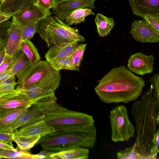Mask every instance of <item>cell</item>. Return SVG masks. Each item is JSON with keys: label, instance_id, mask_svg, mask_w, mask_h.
<instances>
[{"label": "cell", "instance_id": "1", "mask_svg": "<svg viewBox=\"0 0 159 159\" xmlns=\"http://www.w3.org/2000/svg\"><path fill=\"white\" fill-rule=\"evenodd\" d=\"M98 82L94 90L101 100L107 104H127L135 101L145 85L142 77L136 75L125 66L111 69Z\"/></svg>", "mask_w": 159, "mask_h": 159}, {"label": "cell", "instance_id": "2", "mask_svg": "<svg viewBox=\"0 0 159 159\" xmlns=\"http://www.w3.org/2000/svg\"><path fill=\"white\" fill-rule=\"evenodd\" d=\"M96 135L94 125L65 128L42 137L40 143L43 150L54 152L78 147L92 148Z\"/></svg>", "mask_w": 159, "mask_h": 159}, {"label": "cell", "instance_id": "3", "mask_svg": "<svg viewBox=\"0 0 159 159\" xmlns=\"http://www.w3.org/2000/svg\"><path fill=\"white\" fill-rule=\"evenodd\" d=\"M159 109L151 85L140 99L133 103L131 107L137 133L135 143L155 150L154 138L158 125L155 118Z\"/></svg>", "mask_w": 159, "mask_h": 159}, {"label": "cell", "instance_id": "4", "mask_svg": "<svg viewBox=\"0 0 159 159\" xmlns=\"http://www.w3.org/2000/svg\"><path fill=\"white\" fill-rule=\"evenodd\" d=\"M37 32L48 48L56 44L84 41L78 29L70 27L56 16H49L37 23Z\"/></svg>", "mask_w": 159, "mask_h": 159}, {"label": "cell", "instance_id": "5", "mask_svg": "<svg viewBox=\"0 0 159 159\" xmlns=\"http://www.w3.org/2000/svg\"><path fill=\"white\" fill-rule=\"evenodd\" d=\"M42 109L45 113L43 120L55 130L94 125L92 116L67 109L57 102L49 104Z\"/></svg>", "mask_w": 159, "mask_h": 159}, {"label": "cell", "instance_id": "6", "mask_svg": "<svg viewBox=\"0 0 159 159\" xmlns=\"http://www.w3.org/2000/svg\"><path fill=\"white\" fill-rule=\"evenodd\" d=\"M61 76L59 71L55 69L46 61L36 63L21 87L31 86L54 91L59 87Z\"/></svg>", "mask_w": 159, "mask_h": 159}, {"label": "cell", "instance_id": "7", "mask_svg": "<svg viewBox=\"0 0 159 159\" xmlns=\"http://www.w3.org/2000/svg\"><path fill=\"white\" fill-rule=\"evenodd\" d=\"M111 140L114 142L128 141L134 135L135 129L130 121L126 107L120 105L110 111Z\"/></svg>", "mask_w": 159, "mask_h": 159}, {"label": "cell", "instance_id": "8", "mask_svg": "<svg viewBox=\"0 0 159 159\" xmlns=\"http://www.w3.org/2000/svg\"><path fill=\"white\" fill-rule=\"evenodd\" d=\"M28 100L34 102V104L42 108L48 104L56 102L57 98L54 92L34 86L16 89Z\"/></svg>", "mask_w": 159, "mask_h": 159}, {"label": "cell", "instance_id": "9", "mask_svg": "<svg viewBox=\"0 0 159 159\" xmlns=\"http://www.w3.org/2000/svg\"><path fill=\"white\" fill-rule=\"evenodd\" d=\"M96 0H54L53 13L62 20L74 11L80 8H90L95 9L94 3Z\"/></svg>", "mask_w": 159, "mask_h": 159}, {"label": "cell", "instance_id": "10", "mask_svg": "<svg viewBox=\"0 0 159 159\" xmlns=\"http://www.w3.org/2000/svg\"><path fill=\"white\" fill-rule=\"evenodd\" d=\"M130 32L132 37L138 42L157 43L159 41V33L144 19L134 20Z\"/></svg>", "mask_w": 159, "mask_h": 159}, {"label": "cell", "instance_id": "11", "mask_svg": "<svg viewBox=\"0 0 159 159\" xmlns=\"http://www.w3.org/2000/svg\"><path fill=\"white\" fill-rule=\"evenodd\" d=\"M44 116L45 113L43 110L33 104L13 123L0 129L5 132L12 133L19 128L43 120Z\"/></svg>", "mask_w": 159, "mask_h": 159}, {"label": "cell", "instance_id": "12", "mask_svg": "<svg viewBox=\"0 0 159 159\" xmlns=\"http://www.w3.org/2000/svg\"><path fill=\"white\" fill-rule=\"evenodd\" d=\"M154 59L153 54L147 55L141 52L135 53L129 58L127 67L132 72L144 75L152 72Z\"/></svg>", "mask_w": 159, "mask_h": 159}, {"label": "cell", "instance_id": "13", "mask_svg": "<svg viewBox=\"0 0 159 159\" xmlns=\"http://www.w3.org/2000/svg\"><path fill=\"white\" fill-rule=\"evenodd\" d=\"M52 14L49 10L43 9L34 3L22 11L12 16V19L21 27L31 22H38Z\"/></svg>", "mask_w": 159, "mask_h": 159}, {"label": "cell", "instance_id": "14", "mask_svg": "<svg viewBox=\"0 0 159 159\" xmlns=\"http://www.w3.org/2000/svg\"><path fill=\"white\" fill-rule=\"evenodd\" d=\"M158 153L154 149L135 143L130 148L118 152L117 159H157Z\"/></svg>", "mask_w": 159, "mask_h": 159}, {"label": "cell", "instance_id": "15", "mask_svg": "<svg viewBox=\"0 0 159 159\" xmlns=\"http://www.w3.org/2000/svg\"><path fill=\"white\" fill-rule=\"evenodd\" d=\"M133 13L143 18L145 16H159V0H129Z\"/></svg>", "mask_w": 159, "mask_h": 159}, {"label": "cell", "instance_id": "16", "mask_svg": "<svg viewBox=\"0 0 159 159\" xmlns=\"http://www.w3.org/2000/svg\"><path fill=\"white\" fill-rule=\"evenodd\" d=\"M55 130L54 128L42 120L20 127L13 132L20 136L32 137L40 135L43 137Z\"/></svg>", "mask_w": 159, "mask_h": 159}, {"label": "cell", "instance_id": "17", "mask_svg": "<svg viewBox=\"0 0 159 159\" xmlns=\"http://www.w3.org/2000/svg\"><path fill=\"white\" fill-rule=\"evenodd\" d=\"M7 43L4 48L5 56L12 57L20 49L22 43L21 27L12 19Z\"/></svg>", "mask_w": 159, "mask_h": 159}, {"label": "cell", "instance_id": "18", "mask_svg": "<svg viewBox=\"0 0 159 159\" xmlns=\"http://www.w3.org/2000/svg\"><path fill=\"white\" fill-rule=\"evenodd\" d=\"M34 102L27 99L16 89L0 98V111L27 105H32Z\"/></svg>", "mask_w": 159, "mask_h": 159}, {"label": "cell", "instance_id": "19", "mask_svg": "<svg viewBox=\"0 0 159 159\" xmlns=\"http://www.w3.org/2000/svg\"><path fill=\"white\" fill-rule=\"evenodd\" d=\"M36 0H6L0 3L1 10L12 16L21 12L34 3Z\"/></svg>", "mask_w": 159, "mask_h": 159}, {"label": "cell", "instance_id": "20", "mask_svg": "<svg viewBox=\"0 0 159 159\" xmlns=\"http://www.w3.org/2000/svg\"><path fill=\"white\" fill-rule=\"evenodd\" d=\"M32 63L25 54L20 49L13 55L11 61L6 70L16 75Z\"/></svg>", "mask_w": 159, "mask_h": 159}, {"label": "cell", "instance_id": "21", "mask_svg": "<svg viewBox=\"0 0 159 159\" xmlns=\"http://www.w3.org/2000/svg\"><path fill=\"white\" fill-rule=\"evenodd\" d=\"M89 150L87 148L78 147L53 152L52 159H87Z\"/></svg>", "mask_w": 159, "mask_h": 159}, {"label": "cell", "instance_id": "22", "mask_svg": "<svg viewBox=\"0 0 159 159\" xmlns=\"http://www.w3.org/2000/svg\"><path fill=\"white\" fill-rule=\"evenodd\" d=\"M31 106L27 105L0 111V129L13 123Z\"/></svg>", "mask_w": 159, "mask_h": 159}, {"label": "cell", "instance_id": "23", "mask_svg": "<svg viewBox=\"0 0 159 159\" xmlns=\"http://www.w3.org/2000/svg\"><path fill=\"white\" fill-rule=\"evenodd\" d=\"M94 20L97 31L99 35L102 37L108 35L115 25L113 18L107 17L101 13L97 14Z\"/></svg>", "mask_w": 159, "mask_h": 159}, {"label": "cell", "instance_id": "24", "mask_svg": "<svg viewBox=\"0 0 159 159\" xmlns=\"http://www.w3.org/2000/svg\"><path fill=\"white\" fill-rule=\"evenodd\" d=\"M40 135L29 137L17 135L13 132V140L20 150L26 151L33 148L40 140Z\"/></svg>", "mask_w": 159, "mask_h": 159}, {"label": "cell", "instance_id": "25", "mask_svg": "<svg viewBox=\"0 0 159 159\" xmlns=\"http://www.w3.org/2000/svg\"><path fill=\"white\" fill-rule=\"evenodd\" d=\"M95 14L90 8H80L72 12L66 18V21L70 26L73 24L76 25L82 22H84L85 19L87 16Z\"/></svg>", "mask_w": 159, "mask_h": 159}, {"label": "cell", "instance_id": "26", "mask_svg": "<svg viewBox=\"0 0 159 159\" xmlns=\"http://www.w3.org/2000/svg\"><path fill=\"white\" fill-rule=\"evenodd\" d=\"M20 49L32 63H36L40 61L38 51L30 40L22 41Z\"/></svg>", "mask_w": 159, "mask_h": 159}, {"label": "cell", "instance_id": "27", "mask_svg": "<svg viewBox=\"0 0 159 159\" xmlns=\"http://www.w3.org/2000/svg\"><path fill=\"white\" fill-rule=\"evenodd\" d=\"M32 154L25 151H19L14 149L0 148V158L8 159H32Z\"/></svg>", "mask_w": 159, "mask_h": 159}, {"label": "cell", "instance_id": "28", "mask_svg": "<svg viewBox=\"0 0 159 159\" xmlns=\"http://www.w3.org/2000/svg\"><path fill=\"white\" fill-rule=\"evenodd\" d=\"M63 44L54 45L49 48L45 55L46 60L49 62L53 60L68 57Z\"/></svg>", "mask_w": 159, "mask_h": 159}, {"label": "cell", "instance_id": "29", "mask_svg": "<svg viewBox=\"0 0 159 159\" xmlns=\"http://www.w3.org/2000/svg\"><path fill=\"white\" fill-rule=\"evenodd\" d=\"M55 69L79 71L72 64L70 57H66L48 62Z\"/></svg>", "mask_w": 159, "mask_h": 159}, {"label": "cell", "instance_id": "30", "mask_svg": "<svg viewBox=\"0 0 159 159\" xmlns=\"http://www.w3.org/2000/svg\"><path fill=\"white\" fill-rule=\"evenodd\" d=\"M87 43L78 44L75 51L70 57L72 65L79 71Z\"/></svg>", "mask_w": 159, "mask_h": 159}, {"label": "cell", "instance_id": "31", "mask_svg": "<svg viewBox=\"0 0 159 159\" xmlns=\"http://www.w3.org/2000/svg\"><path fill=\"white\" fill-rule=\"evenodd\" d=\"M37 23L31 22L21 27L22 41L30 40L37 32Z\"/></svg>", "mask_w": 159, "mask_h": 159}, {"label": "cell", "instance_id": "32", "mask_svg": "<svg viewBox=\"0 0 159 159\" xmlns=\"http://www.w3.org/2000/svg\"><path fill=\"white\" fill-rule=\"evenodd\" d=\"M11 22L8 20L0 23V50L4 48L7 43Z\"/></svg>", "mask_w": 159, "mask_h": 159}, {"label": "cell", "instance_id": "33", "mask_svg": "<svg viewBox=\"0 0 159 159\" xmlns=\"http://www.w3.org/2000/svg\"><path fill=\"white\" fill-rule=\"evenodd\" d=\"M152 89L153 95L157 106L159 107V73L154 74L149 79Z\"/></svg>", "mask_w": 159, "mask_h": 159}, {"label": "cell", "instance_id": "34", "mask_svg": "<svg viewBox=\"0 0 159 159\" xmlns=\"http://www.w3.org/2000/svg\"><path fill=\"white\" fill-rule=\"evenodd\" d=\"M143 18L157 32L159 33V16H145Z\"/></svg>", "mask_w": 159, "mask_h": 159}, {"label": "cell", "instance_id": "35", "mask_svg": "<svg viewBox=\"0 0 159 159\" xmlns=\"http://www.w3.org/2000/svg\"><path fill=\"white\" fill-rule=\"evenodd\" d=\"M54 0H36L34 3L46 10H49L54 6Z\"/></svg>", "mask_w": 159, "mask_h": 159}, {"label": "cell", "instance_id": "36", "mask_svg": "<svg viewBox=\"0 0 159 159\" xmlns=\"http://www.w3.org/2000/svg\"><path fill=\"white\" fill-rule=\"evenodd\" d=\"M19 83L17 82L0 87V98L3 96L12 92L15 89V86Z\"/></svg>", "mask_w": 159, "mask_h": 159}, {"label": "cell", "instance_id": "37", "mask_svg": "<svg viewBox=\"0 0 159 159\" xmlns=\"http://www.w3.org/2000/svg\"><path fill=\"white\" fill-rule=\"evenodd\" d=\"M78 43H68L63 44V46L68 57H70L77 46Z\"/></svg>", "mask_w": 159, "mask_h": 159}, {"label": "cell", "instance_id": "38", "mask_svg": "<svg viewBox=\"0 0 159 159\" xmlns=\"http://www.w3.org/2000/svg\"><path fill=\"white\" fill-rule=\"evenodd\" d=\"M54 152H51L45 150L41 151L39 153L32 154V159H52L51 156Z\"/></svg>", "mask_w": 159, "mask_h": 159}, {"label": "cell", "instance_id": "39", "mask_svg": "<svg viewBox=\"0 0 159 159\" xmlns=\"http://www.w3.org/2000/svg\"><path fill=\"white\" fill-rule=\"evenodd\" d=\"M13 132L8 133L2 131L0 129V141L13 145Z\"/></svg>", "mask_w": 159, "mask_h": 159}, {"label": "cell", "instance_id": "40", "mask_svg": "<svg viewBox=\"0 0 159 159\" xmlns=\"http://www.w3.org/2000/svg\"><path fill=\"white\" fill-rule=\"evenodd\" d=\"M12 57L5 56L4 60L0 65V74L7 69L11 61Z\"/></svg>", "mask_w": 159, "mask_h": 159}, {"label": "cell", "instance_id": "41", "mask_svg": "<svg viewBox=\"0 0 159 159\" xmlns=\"http://www.w3.org/2000/svg\"><path fill=\"white\" fill-rule=\"evenodd\" d=\"M13 75H13L10 70H6L4 71L0 74V83L7 80Z\"/></svg>", "mask_w": 159, "mask_h": 159}, {"label": "cell", "instance_id": "42", "mask_svg": "<svg viewBox=\"0 0 159 159\" xmlns=\"http://www.w3.org/2000/svg\"><path fill=\"white\" fill-rule=\"evenodd\" d=\"M154 144L156 151L159 152V129H157L156 131L154 138Z\"/></svg>", "mask_w": 159, "mask_h": 159}, {"label": "cell", "instance_id": "43", "mask_svg": "<svg viewBox=\"0 0 159 159\" xmlns=\"http://www.w3.org/2000/svg\"><path fill=\"white\" fill-rule=\"evenodd\" d=\"M11 17V15L3 12L1 10L0 6V23L9 20Z\"/></svg>", "mask_w": 159, "mask_h": 159}, {"label": "cell", "instance_id": "44", "mask_svg": "<svg viewBox=\"0 0 159 159\" xmlns=\"http://www.w3.org/2000/svg\"><path fill=\"white\" fill-rule=\"evenodd\" d=\"M15 75H13L7 80L0 83V87L14 83L16 82Z\"/></svg>", "mask_w": 159, "mask_h": 159}, {"label": "cell", "instance_id": "45", "mask_svg": "<svg viewBox=\"0 0 159 159\" xmlns=\"http://www.w3.org/2000/svg\"><path fill=\"white\" fill-rule=\"evenodd\" d=\"M0 148L3 149H14L13 145L0 141Z\"/></svg>", "mask_w": 159, "mask_h": 159}, {"label": "cell", "instance_id": "46", "mask_svg": "<svg viewBox=\"0 0 159 159\" xmlns=\"http://www.w3.org/2000/svg\"><path fill=\"white\" fill-rule=\"evenodd\" d=\"M5 49H3L0 50V65L3 61L5 57Z\"/></svg>", "mask_w": 159, "mask_h": 159}, {"label": "cell", "instance_id": "47", "mask_svg": "<svg viewBox=\"0 0 159 159\" xmlns=\"http://www.w3.org/2000/svg\"><path fill=\"white\" fill-rule=\"evenodd\" d=\"M159 111L157 112L155 120L157 124L158 125H159Z\"/></svg>", "mask_w": 159, "mask_h": 159}, {"label": "cell", "instance_id": "48", "mask_svg": "<svg viewBox=\"0 0 159 159\" xmlns=\"http://www.w3.org/2000/svg\"><path fill=\"white\" fill-rule=\"evenodd\" d=\"M6 0H0V3L2 2H3L5 1Z\"/></svg>", "mask_w": 159, "mask_h": 159}, {"label": "cell", "instance_id": "49", "mask_svg": "<svg viewBox=\"0 0 159 159\" xmlns=\"http://www.w3.org/2000/svg\"><path fill=\"white\" fill-rule=\"evenodd\" d=\"M107 0V1H108V0Z\"/></svg>", "mask_w": 159, "mask_h": 159}, {"label": "cell", "instance_id": "50", "mask_svg": "<svg viewBox=\"0 0 159 159\" xmlns=\"http://www.w3.org/2000/svg\"></svg>", "mask_w": 159, "mask_h": 159}, {"label": "cell", "instance_id": "51", "mask_svg": "<svg viewBox=\"0 0 159 159\" xmlns=\"http://www.w3.org/2000/svg\"></svg>", "mask_w": 159, "mask_h": 159}]
</instances>
